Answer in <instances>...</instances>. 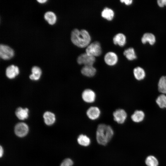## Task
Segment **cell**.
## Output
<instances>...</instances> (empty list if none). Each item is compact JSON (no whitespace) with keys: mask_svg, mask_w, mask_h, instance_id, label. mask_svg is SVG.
I'll return each mask as SVG.
<instances>
[{"mask_svg":"<svg viewBox=\"0 0 166 166\" xmlns=\"http://www.w3.org/2000/svg\"><path fill=\"white\" fill-rule=\"evenodd\" d=\"M0 157H1L3 155V149L2 147L1 146H0Z\"/></svg>","mask_w":166,"mask_h":166,"instance_id":"30","label":"cell"},{"mask_svg":"<svg viewBox=\"0 0 166 166\" xmlns=\"http://www.w3.org/2000/svg\"><path fill=\"white\" fill-rule=\"evenodd\" d=\"M71 39L72 42L80 48L87 47L90 43L91 37L85 30L75 29L71 32Z\"/></svg>","mask_w":166,"mask_h":166,"instance_id":"1","label":"cell"},{"mask_svg":"<svg viewBox=\"0 0 166 166\" xmlns=\"http://www.w3.org/2000/svg\"><path fill=\"white\" fill-rule=\"evenodd\" d=\"M28 111L27 108L23 109L21 107H19L16 110L15 114L19 119L24 120L28 118Z\"/></svg>","mask_w":166,"mask_h":166,"instance_id":"17","label":"cell"},{"mask_svg":"<svg viewBox=\"0 0 166 166\" xmlns=\"http://www.w3.org/2000/svg\"><path fill=\"white\" fill-rule=\"evenodd\" d=\"M145 114L142 110H135L131 116V119L134 122L139 123L142 122L144 119Z\"/></svg>","mask_w":166,"mask_h":166,"instance_id":"13","label":"cell"},{"mask_svg":"<svg viewBox=\"0 0 166 166\" xmlns=\"http://www.w3.org/2000/svg\"><path fill=\"white\" fill-rule=\"evenodd\" d=\"M43 117L45 123L47 125H52L55 122V116L53 113L51 112H46L44 113Z\"/></svg>","mask_w":166,"mask_h":166,"instance_id":"16","label":"cell"},{"mask_svg":"<svg viewBox=\"0 0 166 166\" xmlns=\"http://www.w3.org/2000/svg\"><path fill=\"white\" fill-rule=\"evenodd\" d=\"M32 74L30 75L29 77L32 80H38L40 78L42 74V70L38 66H33L32 69Z\"/></svg>","mask_w":166,"mask_h":166,"instance_id":"21","label":"cell"},{"mask_svg":"<svg viewBox=\"0 0 166 166\" xmlns=\"http://www.w3.org/2000/svg\"><path fill=\"white\" fill-rule=\"evenodd\" d=\"M29 127L25 123L20 122L17 124L14 128L16 135L19 137H23L26 136L29 132Z\"/></svg>","mask_w":166,"mask_h":166,"instance_id":"8","label":"cell"},{"mask_svg":"<svg viewBox=\"0 0 166 166\" xmlns=\"http://www.w3.org/2000/svg\"><path fill=\"white\" fill-rule=\"evenodd\" d=\"M95 61V57L90 56L86 53L80 54L77 59V63L84 66L93 65Z\"/></svg>","mask_w":166,"mask_h":166,"instance_id":"5","label":"cell"},{"mask_svg":"<svg viewBox=\"0 0 166 166\" xmlns=\"http://www.w3.org/2000/svg\"><path fill=\"white\" fill-rule=\"evenodd\" d=\"M104 60L105 63L108 65L113 66L115 65L118 61V57L115 53L109 52L105 55Z\"/></svg>","mask_w":166,"mask_h":166,"instance_id":"10","label":"cell"},{"mask_svg":"<svg viewBox=\"0 0 166 166\" xmlns=\"http://www.w3.org/2000/svg\"><path fill=\"white\" fill-rule=\"evenodd\" d=\"M133 74L135 78L139 81L143 80L146 76L145 72L144 69L139 66L134 69Z\"/></svg>","mask_w":166,"mask_h":166,"instance_id":"14","label":"cell"},{"mask_svg":"<svg viewBox=\"0 0 166 166\" xmlns=\"http://www.w3.org/2000/svg\"><path fill=\"white\" fill-rule=\"evenodd\" d=\"M46 0H38L37 1L40 3H44L47 1Z\"/></svg>","mask_w":166,"mask_h":166,"instance_id":"31","label":"cell"},{"mask_svg":"<svg viewBox=\"0 0 166 166\" xmlns=\"http://www.w3.org/2000/svg\"><path fill=\"white\" fill-rule=\"evenodd\" d=\"M85 51L88 54L95 57L100 56L102 52L100 43L97 41L90 44L86 47Z\"/></svg>","mask_w":166,"mask_h":166,"instance_id":"3","label":"cell"},{"mask_svg":"<svg viewBox=\"0 0 166 166\" xmlns=\"http://www.w3.org/2000/svg\"><path fill=\"white\" fill-rule=\"evenodd\" d=\"M114 120L119 124H123L125 121L127 114L122 109H118L114 111L113 114Z\"/></svg>","mask_w":166,"mask_h":166,"instance_id":"7","label":"cell"},{"mask_svg":"<svg viewBox=\"0 0 166 166\" xmlns=\"http://www.w3.org/2000/svg\"><path fill=\"white\" fill-rule=\"evenodd\" d=\"M113 134V130L110 126L100 124L98 125L96 131L97 141L101 145H106L110 140Z\"/></svg>","mask_w":166,"mask_h":166,"instance_id":"2","label":"cell"},{"mask_svg":"<svg viewBox=\"0 0 166 166\" xmlns=\"http://www.w3.org/2000/svg\"><path fill=\"white\" fill-rule=\"evenodd\" d=\"M77 141L79 144L85 147L88 146L91 142L89 137L86 135L82 134L79 136L77 138Z\"/></svg>","mask_w":166,"mask_h":166,"instance_id":"23","label":"cell"},{"mask_svg":"<svg viewBox=\"0 0 166 166\" xmlns=\"http://www.w3.org/2000/svg\"><path fill=\"white\" fill-rule=\"evenodd\" d=\"M14 51L8 45L1 44L0 45V57L5 60L11 58L14 56Z\"/></svg>","mask_w":166,"mask_h":166,"instance_id":"6","label":"cell"},{"mask_svg":"<svg viewBox=\"0 0 166 166\" xmlns=\"http://www.w3.org/2000/svg\"><path fill=\"white\" fill-rule=\"evenodd\" d=\"M6 73L8 78L13 79L18 74L19 69L18 66L12 65L6 68Z\"/></svg>","mask_w":166,"mask_h":166,"instance_id":"12","label":"cell"},{"mask_svg":"<svg viewBox=\"0 0 166 166\" xmlns=\"http://www.w3.org/2000/svg\"><path fill=\"white\" fill-rule=\"evenodd\" d=\"M145 163L147 166H158L159 164L158 159L152 155L148 156L145 158Z\"/></svg>","mask_w":166,"mask_h":166,"instance_id":"24","label":"cell"},{"mask_svg":"<svg viewBox=\"0 0 166 166\" xmlns=\"http://www.w3.org/2000/svg\"><path fill=\"white\" fill-rule=\"evenodd\" d=\"M44 17L45 19L50 25H53L56 22V16L53 12L49 11L46 12L45 14Z\"/></svg>","mask_w":166,"mask_h":166,"instance_id":"22","label":"cell"},{"mask_svg":"<svg viewBox=\"0 0 166 166\" xmlns=\"http://www.w3.org/2000/svg\"><path fill=\"white\" fill-rule=\"evenodd\" d=\"M114 13L111 9L108 8H105L101 13V16L108 21H111L113 18Z\"/></svg>","mask_w":166,"mask_h":166,"instance_id":"20","label":"cell"},{"mask_svg":"<svg viewBox=\"0 0 166 166\" xmlns=\"http://www.w3.org/2000/svg\"><path fill=\"white\" fill-rule=\"evenodd\" d=\"M81 96L83 101L89 104L94 102L96 98L95 92L90 89H84L81 93Z\"/></svg>","mask_w":166,"mask_h":166,"instance_id":"4","label":"cell"},{"mask_svg":"<svg viewBox=\"0 0 166 166\" xmlns=\"http://www.w3.org/2000/svg\"><path fill=\"white\" fill-rule=\"evenodd\" d=\"M73 164V160L71 159L68 158L63 160L60 166H72Z\"/></svg>","mask_w":166,"mask_h":166,"instance_id":"27","label":"cell"},{"mask_svg":"<svg viewBox=\"0 0 166 166\" xmlns=\"http://www.w3.org/2000/svg\"><path fill=\"white\" fill-rule=\"evenodd\" d=\"M157 86L159 92L162 94H166V76H163L160 78Z\"/></svg>","mask_w":166,"mask_h":166,"instance_id":"18","label":"cell"},{"mask_svg":"<svg viewBox=\"0 0 166 166\" xmlns=\"http://www.w3.org/2000/svg\"><path fill=\"white\" fill-rule=\"evenodd\" d=\"M113 42L114 44L123 46L126 42V38L123 34L120 33L116 34L113 37Z\"/></svg>","mask_w":166,"mask_h":166,"instance_id":"15","label":"cell"},{"mask_svg":"<svg viewBox=\"0 0 166 166\" xmlns=\"http://www.w3.org/2000/svg\"><path fill=\"white\" fill-rule=\"evenodd\" d=\"M96 69L93 65L84 66L81 70V73L82 75L89 78L93 77L96 74Z\"/></svg>","mask_w":166,"mask_h":166,"instance_id":"11","label":"cell"},{"mask_svg":"<svg viewBox=\"0 0 166 166\" xmlns=\"http://www.w3.org/2000/svg\"><path fill=\"white\" fill-rule=\"evenodd\" d=\"M120 2L122 3H124L127 5H131L132 2V0H120Z\"/></svg>","mask_w":166,"mask_h":166,"instance_id":"29","label":"cell"},{"mask_svg":"<svg viewBox=\"0 0 166 166\" xmlns=\"http://www.w3.org/2000/svg\"><path fill=\"white\" fill-rule=\"evenodd\" d=\"M158 6L160 7H163L166 6V0H159L157 1Z\"/></svg>","mask_w":166,"mask_h":166,"instance_id":"28","label":"cell"},{"mask_svg":"<svg viewBox=\"0 0 166 166\" xmlns=\"http://www.w3.org/2000/svg\"><path fill=\"white\" fill-rule=\"evenodd\" d=\"M101 114L100 109L96 106H92L87 110L86 115L91 120H95L98 119Z\"/></svg>","mask_w":166,"mask_h":166,"instance_id":"9","label":"cell"},{"mask_svg":"<svg viewBox=\"0 0 166 166\" xmlns=\"http://www.w3.org/2000/svg\"><path fill=\"white\" fill-rule=\"evenodd\" d=\"M123 54L129 60H133L136 59V57L134 50L132 48H129L125 50Z\"/></svg>","mask_w":166,"mask_h":166,"instance_id":"26","label":"cell"},{"mask_svg":"<svg viewBox=\"0 0 166 166\" xmlns=\"http://www.w3.org/2000/svg\"><path fill=\"white\" fill-rule=\"evenodd\" d=\"M156 102L160 108H166V95L164 94H161L157 97Z\"/></svg>","mask_w":166,"mask_h":166,"instance_id":"25","label":"cell"},{"mask_svg":"<svg viewBox=\"0 0 166 166\" xmlns=\"http://www.w3.org/2000/svg\"><path fill=\"white\" fill-rule=\"evenodd\" d=\"M141 42L143 44H145L147 42L151 45H153L156 41L155 36L150 33H146L144 34L141 38Z\"/></svg>","mask_w":166,"mask_h":166,"instance_id":"19","label":"cell"}]
</instances>
